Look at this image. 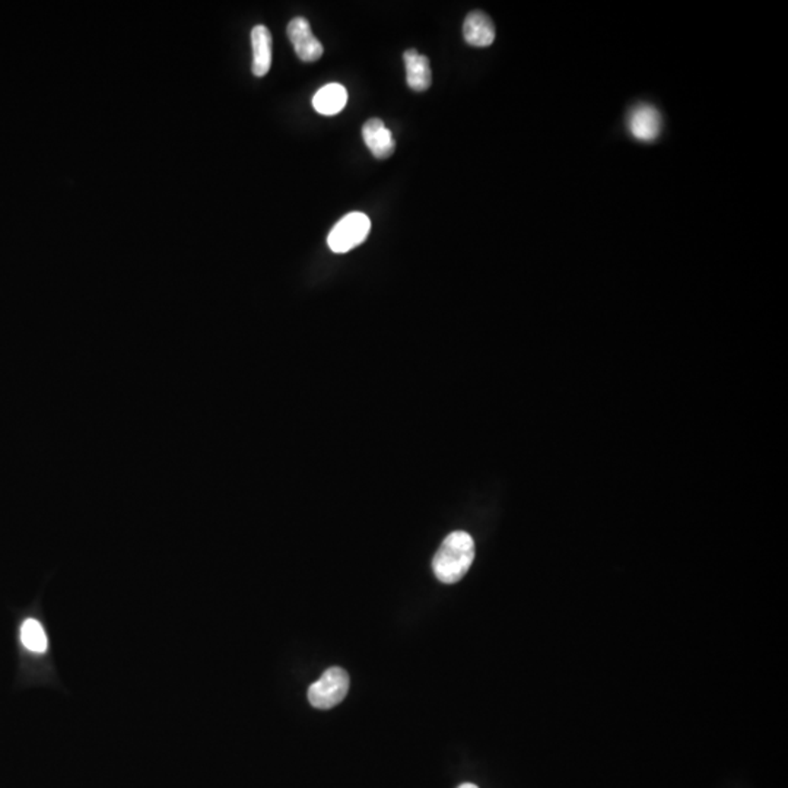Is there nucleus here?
<instances>
[{"mask_svg": "<svg viewBox=\"0 0 788 788\" xmlns=\"http://www.w3.org/2000/svg\"><path fill=\"white\" fill-rule=\"evenodd\" d=\"M475 559V542L466 532H453L441 543L432 561L434 574L441 583L454 584L468 574Z\"/></svg>", "mask_w": 788, "mask_h": 788, "instance_id": "f257e3e1", "label": "nucleus"}, {"mask_svg": "<svg viewBox=\"0 0 788 788\" xmlns=\"http://www.w3.org/2000/svg\"><path fill=\"white\" fill-rule=\"evenodd\" d=\"M350 691V675L340 667H330L309 689V701L317 710H330L342 703Z\"/></svg>", "mask_w": 788, "mask_h": 788, "instance_id": "f03ea898", "label": "nucleus"}, {"mask_svg": "<svg viewBox=\"0 0 788 788\" xmlns=\"http://www.w3.org/2000/svg\"><path fill=\"white\" fill-rule=\"evenodd\" d=\"M371 221L361 212L348 213L336 223L329 234V247L335 253H348L369 237Z\"/></svg>", "mask_w": 788, "mask_h": 788, "instance_id": "7ed1b4c3", "label": "nucleus"}, {"mask_svg": "<svg viewBox=\"0 0 788 788\" xmlns=\"http://www.w3.org/2000/svg\"><path fill=\"white\" fill-rule=\"evenodd\" d=\"M288 37L294 45L297 56L302 62L311 64V62H317L323 56V45L312 34L311 26H310L307 19L301 18V16L292 19L288 25Z\"/></svg>", "mask_w": 788, "mask_h": 788, "instance_id": "20e7f679", "label": "nucleus"}, {"mask_svg": "<svg viewBox=\"0 0 788 788\" xmlns=\"http://www.w3.org/2000/svg\"><path fill=\"white\" fill-rule=\"evenodd\" d=\"M628 129L636 141L655 142L662 133V114L653 105H636L629 113Z\"/></svg>", "mask_w": 788, "mask_h": 788, "instance_id": "39448f33", "label": "nucleus"}, {"mask_svg": "<svg viewBox=\"0 0 788 788\" xmlns=\"http://www.w3.org/2000/svg\"><path fill=\"white\" fill-rule=\"evenodd\" d=\"M362 138L365 145L371 151L372 155L379 160H386L393 155L396 149L393 134L384 126L379 119H369L362 127Z\"/></svg>", "mask_w": 788, "mask_h": 788, "instance_id": "423d86ee", "label": "nucleus"}, {"mask_svg": "<svg viewBox=\"0 0 788 788\" xmlns=\"http://www.w3.org/2000/svg\"><path fill=\"white\" fill-rule=\"evenodd\" d=\"M463 35L466 42L475 47H488L495 40V26L484 12L475 11L468 14L463 24Z\"/></svg>", "mask_w": 788, "mask_h": 788, "instance_id": "0eeeda50", "label": "nucleus"}, {"mask_svg": "<svg viewBox=\"0 0 788 788\" xmlns=\"http://www.w3.org/2000/svg\"><path fill=\"white\" fill-rule=\"evenodd\" d=\"M403 59L410 88L418 93L427 91L432 84L431 64L428 57L422 56L417 50H408L403 53Z\"/></svg>", "mask_w": 788, "mask_h": 788, "instance_id": "6e6552de", "label": "nucleus"}, {"mask_svg": "<svg viewBox=\"0 0 788 788\" xmlns=\"http://www.w3.org/2000/svg\"><path fill=\"white\" fill-rule=\"evenodd\" d=\"M251 47H253V74L261 78L268 74L271 64V35L266 26H254L251 31Z\"/></svg>", "mask_w": 788, "mask_h": 788, "instance_id": "1a4fd4ad", "label": "nucleus"}, {"mask_svg": "<svg viewBox=\"0 0 788 788\" xmlns=\"http://www.w3.org/2000/svg\"><path fill=\"white\" fill-rule=\"evenodd\" d=\"M348 103V93L340 84H329L317 91L312 98V105L317 113L324 115H335L342 112Z\"/></svg>", "mask_w": 788, "mask_h": 788, "instance_id": "9d476101", "label": "nucleus"}, {"mask_svg": "<svg viewBox=\"0 0 788 788\" xmlns=\"http://www.w3.org/2000/svg\"><path fill=\"white\" fill-rule=\"evenodd\" d=\"M21 641L26 650L33 653H44L47 650V636H45L44 628L40 622L35 619H26L21 626Z\"/></svg>", "mask_w": 788, "mask_h": 788, "instance_id": "9b49d317", "label": "nucleus"}, {"mask_svg": "<svg viewBox=\"0 0 788 788\" xmlns=\"http://www.w3.org/2000/svg\"><path fill=\"white\" fill-rule=\"evenodd\" d=\"M458 788H479L478 785L470 784V783H466V784H461Z\"/></svg>", "mask_w": 788, "mask_h": 788, "instance_id": "f8f14e48", "label": "nucleus"}]
</instances>
